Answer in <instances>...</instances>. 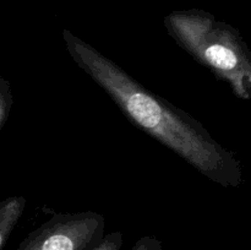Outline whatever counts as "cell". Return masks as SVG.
Masks as SVG:
<instances>
[{"instance_id": "3", "label": "cell", "mask_w": 251, "mask_h": 250, "mask_svg": "<svg viewBox=\"0 0 251 250\" xmlns=\"http://www.w3.org/2000/svg\"><path fill=\"white\" fill-rule=\"evenodd\" d=\"M104 235L105 218L100 213H55L32 230L19 250H92Z\"/></svg>"}, {"instance_id": "4", "label": "cell", "mask_w": 251, "mask_h": 250, "mask_svg": "<svg viewBox=\"0 0 251 250\" xmlns=\"http://www.w3.org/2000/svg\"><path fill=\"white\" fill-rule=\"evenodd\" d=\"M26 206L25 198H12L0 206V250Z\"/></svg>"}, {"instance_id": "2", "label": "cell", "mask_w": 251, "mask_h": 250, "mask_svg": "<svg viewBox=\"0 0 251 250\" xmlns=\"http://www.w3.org/2000/svg\"><path fill=\"white\" fill-rule=\"evenodd\" d=\"M164 27L194 60L225 81L238 98L251 100V51L235 27L201 10L173 11Z\"/></svg>"}, {"instance_id": "5", "label": "cell", "mask_w": 251, "mask_h": 250, "mask_svg": "<svg viewBox=\"0 0 251 250\" xmlns=\"http://www.w3.org/2000/svg\"><path fill=\"white\" fill-rule=\"evenodd\" d=\"M124 243V235L122 232H112L105 234L98 245L92 250H120Z\"/></svg>"}, {"instance_id": "6", "label": "cell", "mask_w": 251, "mask_h": 250, "mask_svg": "<svg viewBox=\"0 0 251 250\" xmlns=\"http://www.w3.org/2000/svg\"><path fill=\"white\" fill-rule=\"evenodd\" d=\"M130 250H163V245L159 239L152 235L141 237Z\"/></svg>"}, {"instance_id": "1", "label": "cell", "mask_w": 251, "mask_h": 250, "mask_svg": "<svg viewBox=\"0 0 251 250\" xmlns=\"http://www.w3.org/2000/svg\"><path fill=\"white\" fill-rule=\"evenodd\" d=\"M63 41L76 66L90 76L137 127L168 147L200 174L225 188L243 183L239 159L213 139L202 123L152 93L122 66L69 29Z\"/></svg>"}]
</instances>
